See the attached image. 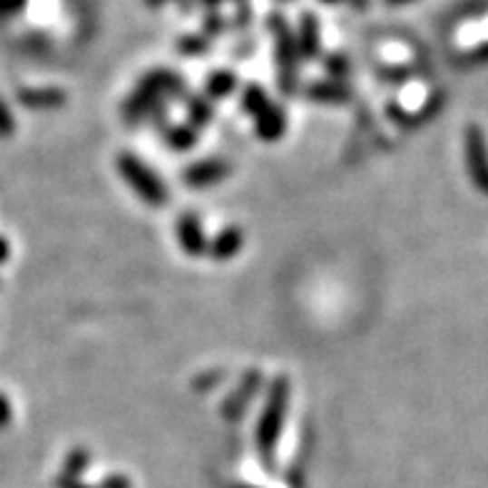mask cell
Listing matches in <instances>:
<instances>
[{
	"label": "cell",
	"mask_w": 488,
	"mask_h": 488,
	"mask_svg": "<svg viewBox=\"0 0 488 488\" xmlns=\"http://www.w3.org/2000/svg\"><path fill=\"white\" fill-rule=\"evenodd\" d=\"M469 167L476 185L488 195V150L479 130L469 132Z\"/></svg>",
	"instance_id": "1"
},
{
	"label": "cell",
	"mask_w": 488,
	"mask_h": 488,
	"mask_svg": "<svg viewBox=\"0 0 488 488\" xmlns=\"http://www.w3.org/2000/svg\"><path fill=\"white\" fill-rule=\"evenodd\" d=\"M5 414H8V409H5V401L0 399V424L5 421Z\"/></svg>",
	"instance_id": "2"
},
{
	"label": "cell",
	"mask_w": 488,
	"mask_h": 488,
	"mask_svg": "<svg viewBox=\"0 0 488 488\" xmlns=\"http://www.w3.org/2000/svg\"><path fill=\"white\" fill-rule=\"evenodd\" d=\"M0 259H5V242H0Z\"/></svg>",
	"instance_id": "3"
}]
</instances>
